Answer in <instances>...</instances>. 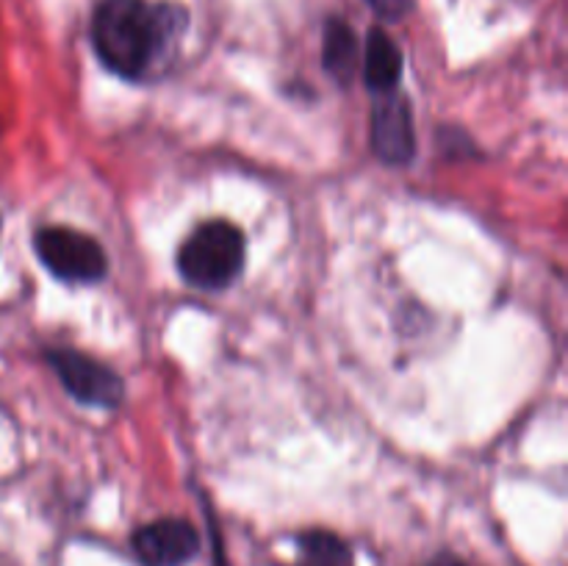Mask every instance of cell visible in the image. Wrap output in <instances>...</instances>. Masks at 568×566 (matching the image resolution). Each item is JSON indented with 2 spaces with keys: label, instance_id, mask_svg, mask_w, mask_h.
Returning a JSON list of instances; mask_svg holds the SVG:
<instances>
[{
  "label": "cell",
  "instance_id": "cell-4",
  "mask_svg": "<svg viewBox=\"0 0 568 566\" xmlns=\"http://www.w3.org/2000/svg\"><path fill=\"white\" fill-rule=\"evenodd\" d=\"M44 361L55 372L61 386L78 403L92 405V408H116L125 400V383H122V377L111 366H105L103 361L92 358V355L81 353V350L50 347L44 353Z\"/></svg>",
  "mask_w": 568,
  "mask_h": 566
},
{
  "label": "cell",
  "instance_id": "cell-8",
  "mask_svg": "<svg viewBox=\"0 0 568 566\" xmlns=\"http://www.w3.org/2000/svg\"><path fill=\"white\" fill-rule=\"evenodd\" d=\"M322 67L338 87H349L361 67V50L353 26L338 17H331L322 28Z\"/></svg>",
  "mask_w": 568,
  "mask_h": 566
},
{
  "label": "cell",
  "instance_id": "cell-2",
  "mask_svg": "<svg viewBox=\"0 0 568 566\" xmlns=\"http://www.w3.org/2000/svg\"><path fill=\"white\" fill-rule=\"evenodd\" d=\"M247 242L242 228L227 220H209L194 228L178 250V272L183 281L203 292L227 289L244 270Z\"/></svg>",
  "mask_w": 568,
  "mask_h": 566
},
{
  "label": "cell",
  "instance_id": "cell-3",
  "mask_svg": "<svg viewBox=\"0 0 568 566\" xmlns=\"http://www.w3.org/2000/svg\"><path fill=\"white\" fill-rule=\"evenodd\" d=\"M33 250L44 270L64 283H98L109 272V259L98 239L75 228H39L33 233Z\"/></svg>",
  "mask_w": 568,
  "mask_h": 566
},
{
  "label": "cell",
  "instance_id": "cell-10",
  "mask_svg": "<svg viewBox=\"0 0 568 566\" xmlns=\"http://www.w3.org/2000/svg\"><path fill=\"white\" fill-rule=\"evenodd\" d=\"M366 6H369V9L375 11L381 20L397 22V20H403V17L410 14V9H414V0H366Z\"/></svg>",
  "mask_w": 568,
  "mask_h": 566
},
{
  "label": "cell",
  "instance_id": "cell-5",
  "mask_svg": "<svg viewBox=\"0 0 568 566\" xmlns=\"http://www.w3.org/2000/svg\"><path fill=\"white\" fill-rule=\"evenodd\" d=\"M369 144L372 153L383 164L403 166L410 164L416 155V131L414 109L403 92L377 94L369 117Z\"/></svg>",
  "mask_w": 568,
  "mask_h": 566
},
{
  "label": "cell",
  "instance_id": "cell-6",
  "mask_svg": "<svg viewBox=\"0 0 568 566\" xmlns=\"http://www.w3.org/2000/svg\"><path fill=\"white\" fill-rule=\"evenodd\" d=\"M131 547L144 566H183L200 553V533L189 519L164 516L139 527Z\"/></svg>",
  "mask_w": 568,
  "mask_h": 566
},
{
  "label": "cell",
  "instance_id": "cell-7",
  "mask_svg": "<svg viewBox=\"0 0 568 566\" xmlns=\"http://www.w3.org/2000/svg\"><path fill=\"white\" fill-rule=\"evenodd\" d=\"M361 70H364V83L372 94H392L399 89L403 81L405 59L399 44L388 37L383 28H372L366 33L364 59H361Z\"/></svg>",
  "mask_w": 568,
  "mask_h": 566
},
{
  "label": "cell",
  "instance_id": "cell-1",
  "mask_svg": "<svg viewBox=\"0 0 568 566\" xmlns=\"http://www.w3.org/2000/svg\"><path fill=\"white\" fill-rule=\"evenodd\" d=\"M189 14L159 0H100L92 14V48L122 81H144L170 59L186 33Z\"/></svg>",
  "mask_w": 568,
  "mask_h": 566
},
{
  "label": "cell",
  "instance_id": "cell-9",
  "mask_svg": "<svg viewBox=\"0 0 568 566\" xmlns=\"http://www.w3.org/2000/svg\"><path fill=\"white\" fill-rule=\"evenodd\" d=\"M300 566H355L353 549L342 536L331 530H305L297 536Z\"/></svg>",
  "mask_w": 568,
  "mask_h": 566
},
{
  "label": "cell",
  "instance_id": "cell-11",
  "mask_svg": "<svg viewBox=\"0 0 568 566\" xmlns=\"http://www.w3.org/2000/svg\"><path fill=\"white\" fill-rule=\"evenodd\" d=\"M427 566H471V564H466L464 558H458V555L453 553H438Z\"/></svg>",
  "mask_w": 568,
  "mask_h": 566
}]
</instances>
